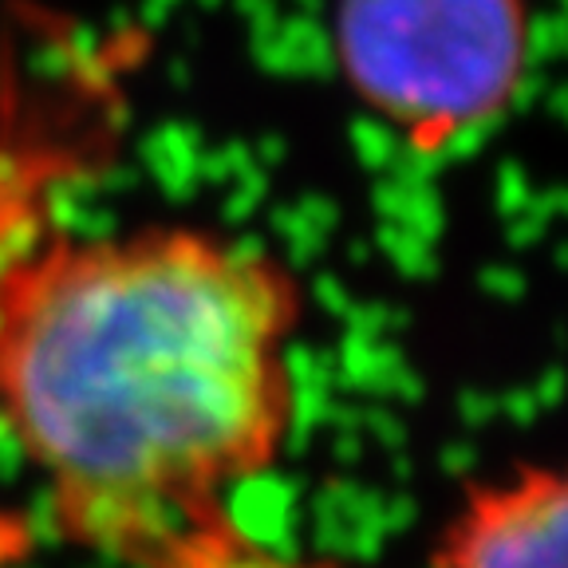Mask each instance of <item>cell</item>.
<instances>
[{
  "label": "cell",
  "mask_w": 568,
  "mask_h": 568,
  "mask_svg": "<svg viewBox=\"0 0 568 568\" xmlns=\"http://www.w3.org/2000/svg\"><path fill=\"white\" fill-rule=\"evenodd\" d=\"M347 88L418 146L506 111L529 63L525 0H339Z\"/></svg>",
  "instance_id": "obj_2"
},
{
  "label": "cell",
  "mask_w": 568,
  "mask_h": 568,
  "mask_svg": "<svg viewBox=\"0 0 568 568\" xmlns=\"http://www.w3.org/2000/svg\"><path fill=\"white\" fill-rule=\"evenodd\" d=\"M301 284L197 225L55 233L0 268V423L55 529L123 568H222L296 423Z\"/></svg>",
  "instance_id": "obj_1"
},
{
  "label": "cell",
  "mask_w": 568,
  "mask_h": 568,
  "mask_svg": "<svg viewBox=\"0 0 568 568\" xmlns=\"http://www.w3.org/2000/svg\"><path fill=\"white\" fill-rule=\"evenodd\" d=\"M36 225L28 222V210L17 202H9V194L0 197V268L9 265V257L20 248V241L32 233Z\"/></svg>",
  "instance_id": "obj_4"
},
{
  "label": "cell",
  "mask_w": 568,
  "mask_h": 568,
  "mask_svg": "<svg viewBox=\"0 0 568 568\" xmlns=\"http://www.w3.org/2000/svg\"><path fill=\"white\" fill-rule=\"evenodd\" d=\"M435 568H568V486L552 466L474 481L443 525Z\"/></svg>",
  "instance_id": "obj_3"
},
{
  "label": "cell",
  "mask_w": 568,
  "mask_h": 568,
  "mask_svg": "<svg viewBox=\"0 0 568 568\" xmlns=\"http://www.w3.org/2000/svg\"><path fill=\"white\" fill-rule=\"evenodd\" d=\"M230 568H344V565H308V560H281V557H273V552L261 549V545H253V549H248L241 560H233Z\"/></svg>",
  "instance_id": "obj_5"
}]
</instances>
